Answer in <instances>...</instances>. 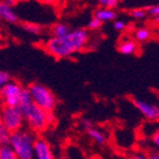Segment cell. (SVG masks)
Returning <instances> with one entry per match:
<instances>
[{
	"label": "cell",
	"mask_w": 159,
	"mask_h": 159,
	"mask_svg": "<svg viewBox=\"0 0 159 159\" xmlns=\"http://www.w3.org/2000/svg\"><path fill=\"white\" fill-rule=\"evenodd\" d=\"M90 39V34L86 28H75L65 37H49L43 48L47 53L57 59L72 57L87 47Z\"/></svg>",
	"instance_id": "obj_1"
},
{
	"label": "cell",
	"mask_w": 159,
	"mask_h": 159,
	"mask_svg": "<svg viewBox=\"0 0 159 159\" xmlns=\"http://www.w3.org/2000/svg\"><path fill=\"white\" fill-rule=\"evenodd\" d=\"M24 115L25 124L32 133H43L49 126L56 122V116L53 112H47L36 106L34 102L19 106Z\"/></svg>",
	"instance_id": "obj_2"
},
{
	"label": "cell",
	"mask_w": 159,
	"mask_h": 159,
	"mask_svg": "<svg viewBox=\"0 0 159 159\" xmlns=\"http://www.w3.org/2000/svg\"><path fill=\"white\" fill-rule=\"evenodd\" d=\"M34 140L36 136L32 131L28 129H21L11 134L8 145L18 159H34Z\"/></svg>",
	"instance_id": "obj_3"
},
{
	"label": "cell",
	"mask_w": 159,
	"mask_h": 159,
	"mask_svg": "<svg viewBox=\"0 0 159 159\" xmlns=\"http://www.w3.org/2000/svg\"><path fill=\"white\" fill-rule=\"evenodd\" d=\"M27 90L36 106L47 112H53L57 107V98L49 88L40 82H32L28 86Z\"/></svg>",
	"instance_id": "obj_4"
},
{
	"label": "cell",
	"mask_w": 159,
	"mask_h": 159,
	"mask_svg": "<svg viewBox=\"0 0 159 159\" xmlns=\"http://www.w3.org/2000/svg\"><path fill=\"white\" fill-rule=\"evenodd\" d=\"M0 120L11 134L24 129L25 119L21 109L17 107L2 106L0 109Z\"/></svg>",
	"instance_id": "obj_5"
},
{
	"label": "cell",
	"mask_w": 159,
	"mask_h": 159,
	"mask_svg": "<svg viewBox=\"0 0 159 159\" xmlns=\"http://www.w3.org/2000/svg\"><path fill=\"white\" fill-rule=\"evenodd\" d=\"M25 88L17 80L10 79L1 89L0 93V102L3 103V106L17 107L19 106L20 97Z\"/></svg>",
	"instance_id": "obj_6"
},
{
	"label": "cell",
	"mask_w": 159,
	"mask_h": 159,
	"mask_svg": "<svg viewBox=\"0 0 159 159\" xmlns=\"http://www.w3.org/2000/svg\"><path fill=\"white\" fill-rule=\"evenodd\" d=\"M134 106L137 110L143 115L146 119L150 121H157L159 120V106L156 103L149 102V101L143 100V99H133Z\"/></svg>",
	"instance_id": "obj_7"
},
{
	"label": "cell",
	"mask_w": 159,
	"mask_h": 159,
	"mask_svg": "<svg viewBox=\"0 0 159 159\" xmlns=\"http://www.w3.org/2000/svg\"><path fill=\"white\" fill-rule=\"evenodd\" d=\"M34 159H56L52 147L43 137H36L34 145Z\"/></svg>",
	"instance_id": "obj_8"
},
{
	"label": "cell",
	"mask_w": 159,
	"mask_h": 159,
	"mask_svg": "<svg viewBox=\"0 0 159 159\" xmlns=\"http://www.w3.org/2000/svg\"><path fill=\"white\" fill-rule=\"evenodd\" d=\"M138 43H136L135 40L131 38H124L119 41L118 46H117V50L119 51L121 55H126V56H133L138 52Z\"/></svg>",
	"instance_id": "obj_9"
},
{
	"label": "cell",
	"mask_w": 159,
	"mask_h": 159,
	"mask_svg": "<svg viewBox=\"0 0 159 159\" xmlns=\"http://www.w3.org/2000/svg\"><path fill=\"white\" fill-rule=\"evenodd\" d=\"M0 19L9 24H17L19 21L15 8L8 6L5 1H0Z\"/></svg>",
	"instance_id": "obj_10"
},
{
	"label": "cell",
	"mask_w": 159,
	"mask_h": 159,
	"mask_svg": "<svg viewBox=\"0 0 159 159\" xmlns=\"http://www.w3.org/2000/svg\"><path fill=\"white\" fill-rule=\"evenodd\" d=\"M117 13L116 10L112 9H106V8H97L93 12V17L99 19L101 22H107V21H115L117 20Z\"/></svg>",
	"instance_id": "obj_11"
},
{
	"label": "cell",
	"mask_w": 159,
	"mask_h": 159,
	"mask_svg": "<svg viewBox=\"0 0 159 159\" xmlns=\"http://www.w3.org/2000/svg\"><path fill=\"white\" fill-rule=\"evenodd\" d=\"M71 30H72L71 27L69 26L68 24H66V22H62V21L56 22V24L52 25V27H51V37H56V38L65 37Z\"/></svg>",
	"instance_id": "obj_12"
},
{
	"label": "cell",
	"mask_w": 159,
	"mask_h": 159,
	"mask_svg": "<svg viewBox=\"0 0 159 159\" xmlns=\"http://www.w3.org/2000/svg\"><path fill=\"white\" fill-rule=\"evenodd\" d=\"M85 133L88 135V137L93 139V143H98V145H101V146H102V145H105V143H107L106 135H105L100 129L96 128L95 126L88 128L87 130H85Z\"/></svg>",
	"instance_id": "obj_13"
},
{
	"label": "cell",
	"mask_w": 159,
	"mask_h": 159,
	"mask_svg": "<svg viewBox=\"0 0 159 159\" xmlns=\"http://www.w3.org/2000/svg\"><path fill=\"white\" fill-rule=\"evenodd\" d=\"M21 28L27 32V34H30L32 36H40L43 34L45 31V28H43V25L36 24V22H21Z\"/></svg>",
	"instance_id": "obj_14"
},
{
	"label": "cell",
	"mask_w": 159,
	"mask_h": 159,
	"mask_svg": "<svg viewBox=\"0 0 159 159\" xmlns=\"http://www.w3.org/2000/svg\"><path fill=\"white\" fill-rule=\"evenodd\" d=\"M134 40L136 43H146L147 40H149V38L151 37V31L150 29L146 28V27H140L137 29L134 30Z\"/></svg>",
	"instance_id": "obj_15"
},
{
	"label": "cell",
	"mask_w": 159,
	"mask_h": 159,
	"mask_svg": "<svg viewBox=\"0 0 159 159\" xmlns=\"http://www.w3.org/2000/svg\"><path fill=\"white\" fill-rule=\"evenodd\" d=\"M10 136H11V133L6 128V126L3 125L2 122H1V120H0V145H1V146L8 145L9 140H10Z\"/></svg>",
	"instance_id": "obj_16"
},
{
	"label": "cell",
	"mask_w": 159,
	"mask_h": 159,
	"mask_svg": "<svg viewBox=\"0 0 159 159\" xmlns=\"http://www.w3.org/2000/svg\"><path fill=\"white\" fill-rule=\"evenodd\" d=\"M0 159H18V157L16 156L9 145H6L0 149Z\"/></svg>",
	"instance_id": "obj_17"
},
{
	"label": "cell",
	"mask_w": 159,
	"mask_h": 159,
	"mask_svg": "<svg viewBox=\"0 0 159 159\" xmlns=\"http://www.w3.org/2000/svg\"><path fill=\"white\" fill-rule=\"evenodd\" d=\"M129 15H130V17L138 19V20H143V19H145L148 16L145 8H134L129 11Z\"/></svg>",
	"instance_id": "obj_18"
},
{
	"label": "cell",
	"mask_w": 159,
	"mask_h": 159,
	"mask_svg": "<svg viewBox=\"0 0 159 159\" xmlns=\"http://www.w3.org/2000/svg\"><path fill=\"white\" fill-rule=\"evenodd\" d=\"M119 1L117 0H99L98 6L99 8H106V9H112L115 10V8H117L119 6Z\"/></svg>",
	"instance_id": "obj_19"
},
{
	"label": "cell",
	"mask_w": 159,
	"mask_h": 159,
	"mask_svg": "<svg viewBox=\"0 0 159 159\" xmlns=\"http://www.w3.org/2000/svg\"><path fill=\"white\" fill-rule=\"evenodd\" d=\"M145 9H146V12L148 16L152 17V18L159 17V5L147 6V7H145Z\"/></svg>",
	"instance_id": "obj_20"
},
{
	"label": "cell",
	"mask_w": 159,
	"mask_h": 159,
	"mask_svg": "<svg viewBox=\"0 0 159 159\" xmlns=\"http://www.w3.org/2000/svg\"><path fill=\"white\" fill-rule=\"evenodd\" d=\"M101 27H102V22L93 16V18L89 20V22H88V29H90V30H98V29H100Z\"/></svg>",
	"instance_id": "obj_21"
},
{
	"label": "cell",
	"mask_w": 159,
	"mask_h": 159,
	"mask_svg": "<svg viewBox=\"0 0 159 159\" xmlns=\"http://www.w3.org/2000/svg\"><path fill=\"white\" fill-rule=\"evenodd\" d=\"M150 141L155 146V148L157 149V151H159V127L156 128V129L154 130V133L151 134Z\"/></svg>",
	"instance_id": "obj_22"
},
{
	"label": "cell",
	"mask_w": 159,
	"mask_h": 159,
	"mask_svg": "<svg viewBox=\"0 0 159 159\" xmlns=\"http://www.w3.org/2000/svg\"><path fill=\"white\" fill-rule=\"evenodd\" d=\"M11 79L10 75L6 71H0V93H1V89H2L3 86Z\"/></svg>",
	"instance_id": "obj_23"
},
{
	"label": "cell",
	"mask_w": 159,
	"mask_h": 159,
	"mask_svg": "<svg viewBox=\"0 0 159 159\" xmlns=\"http://www.w3.org/2000/svg\"><path fill=\"white\" fill-rule=\"evenodd\" d=\"M126 28H127V22H125L124 20L117 19L114 21V29L117 31H124Z\"/></svg>",
	"instance_id": "obj_24"
},
{
	"label": "cell",
	"mask_w": 159,
	"mask_h": 159,
	"mask_svg": "<svg viewBox=\"0 0 159 159\" xmlns=\"http://www.w3.org/2000/svg\"><path fill=\"white\" fill-rule=\"evenodd\" d=\"M81 127H82V129L84 130H87L88 128H90V127H93V121H91L90 119H88V118H82L81 119Z\"/></svg>",
	"instance_id": "obj_25"
},
{
	"label": "cell",
	"mask_w": 159,
	"mask_h": 159,
	"mask_svg": "<svg viewBox=\"0 0 159 159\" xmlns=\"http://www.w3.org/2000/svg\"><path fill=\"white\" fill-rule=\"evenodd\" d=\"M131 159H148L147 154H143V152H136L131 156Z\"/></svg>",
	"instance_id": "obj_26"
},
{
	"label": "cell",
	"mask_w": 159,
	"mask_h": 159,
	"mask_svg": "<svg viewBox=\"0 0 159 159\" xmlns=\"http://www.w3.org/2000/svg\"><path fill=\"white\" fill-rule=\"evenodd\" d=\"M148 159H159V151H149L147 154Z\"/></svg>",
	"instance_id": "obj_27"
},
{
	"label": "cell",
	"mask_w": 159,
	"mask_h": 159,
	"mask_svg": "<svg viewBox=\"0 0 159 159\" xmlns=\"http://www.w3.org/2000/svg\"><path fill=\"white\" fill-rule=\"evenodd\" d=\"M5 2L7 3V5H8V6H10V7H12V8H13V7H15V6L17 5L16 1H10V0H6Z\"/></svg>",
	"instance_id": "obj_28"
},
{
	"label": "cell",
	"mask_w": 159,
	"mask_h": 159,
	"mask_svg": "<svg viewBox=\"0 0 159 159\" xmlns=\"http://www.w3.org/2000/svg\"><path fill=\"white\" fill-rule=\"evenodd\" d=\"M154 19V22L157 25V26H159V17H156V18H152Z\"/></svg>",
	"instance_id": "obj_29"
},
{
	"label": "cell",
	"mask_w": 159,
	"mask_h": 159,
	"mask_svg": "<svg viewBox=\"0 0 159 159\" xmlns=\"http://www.w3.org/2000/svg\"><path fill=\"white\" fill-rule=\"evenodd\" d=\"M90 159H101V158L99 156H93V157H91Z\"/></svg>",
	"instance_id": "obj_30"
},
{
	"label": "cell",
	"mask_w": 159,
	"mask_h": 159,
	"mask_svg": "<svg viewBox=\"0 0 159 159\" xmlns=\"http://www.w3.org/2000/svg\"><path fill=\"white\" fill-rule=\"evenodd\" d=\"M60 159H69V158H68V157H64V156H62V157H61Z\"/></svg>",
	"instance_id": "obj_31"
},
{
	"label": "cell",
	"mask_w": 159,
	"mask_h": 159,
	"mask_svg": "<svg viewBox=\"0 0 159 159\" xmlns=\"http://www.w3.org/2000/svg\"><path fill=\"white\" fill-rule=\"evenodd\" d=\"M1 147H2V146H1V145H0V149H1Z\"/></svg>",
	"instance_id": "obj_32"
}]
</instances>
